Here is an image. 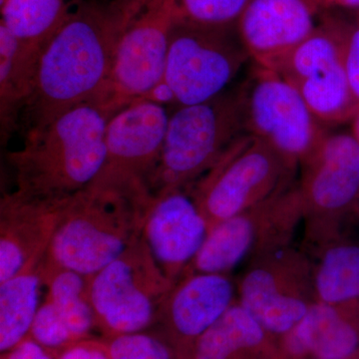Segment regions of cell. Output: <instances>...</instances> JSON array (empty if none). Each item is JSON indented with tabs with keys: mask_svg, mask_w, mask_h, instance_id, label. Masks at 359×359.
Segmentation results:
<instances>
[{
	"mask_svg": "<svg viewBox=\"0 0 359 359\" xmlns=\"http://www.w3.org/2000/svg\"><path fill=\"white\" fill-rule=\"evenodd\" d=\"M132 0H83L41 54L20 129L41 126L95 101L112 71L116 43Z\"/></svg>",
	"mask_w": 359,
	"mask_h": 359,
	"instance_id": "cell-1",
	"label": "cell"
},
{
	"mask_svg": "<svg viewBox=\"0 0 359 359\" xmlns=\"http://www.w3.org/2000/svg\"><path fill=\"white\" fill-rule=\"evenodd\" d=\"M111 117L92 101L26 131L22 148L8 154L16 192L61 203L84 190L102 170Z\"/></svg>",
	"mask_w": 359,
	"mask_h": 359,
	"instance_id": "cell-2",
	"label": "cell"
},
{
	"mask_svg": "<svg viewBox=\"0 0 359 359\" xmlns=\"http://www.w3.org/2000/svg\"><path fill=\"white\" fill-rule=\"evenodd\" d=\"M152 198L147 187L92 182L63 203L44 263L93 276L140 240Z\"/></svg>",
	"mask_w": 359,
	"mask_h": 359,
	"instance_id": "cell-3",
	"label": "cell"
},
{
	"mask_svg": "<svg viewBox=\"0 0 359 359\" xmlns=\"http://www.w3.org/2000/svg\"><path fill=\"white\" fill-rule=\"evenodd\" d=\"M244 134L238 88L226 90L205 102L174 108L159 163L149 181L151 194L188 190Z\"/></svg>",
	"mask_w": 359,
	"mask_h": 359,
	"instance_id": "cell-4",
	"label": "cell"
},
{
	"mask_svg": "<svg viewBox=\"0 0 359 359\" xmlns=\"http://www.w3.org/2000/svg\"><path fill=\"white\" fill-rule=\"evenodd\" d=\"M252 60L237 26H208L175 20L162 83L149 100L168 106L194 105L226 91Z\"/></svg>",
	"mask_w": 359,
	"mask_h": 359,
	"instance_id": "cell-5",
	"label": "cell"
},
{
	"mask_svg": "<svg viewBox=\"0 0 359 359\" xmlns=\"http://www.w3.org/2000/svg\"><path fill=\"white\" fill-rule=\"evenodd\" d=\"M297 169L266 142L244 134L188 191L210 231L294 184Z\"/></svg>",
	"mask_w": 359,
	"mask_h": 359,
	"instance_id": "cell-6",
	"label": "cell"
},
{
	"mask_svg": "<svg viewBox=\"0 0 359 359\" xmlns=\"http://www.w3.org/2000/svg\"><path fill=\"white\" fill-rule=\"evenodd\" d=\"M88 282L90 302L103 339L154 327L161 306L175 285L143 238L88 276Z\"/></svg>",
	"mask_w": 359,
	"mask_h": 359,
	"instance_id": "cell-7",
	"label": "cell"
},
{
	"mask_svg": "<svg viewBox=\"0 0 359 359\" xmlns=\"http://www.w3.org/2000/svg\"><path fill=\"white\" fill-rule=\"evenodd\" d=\"M176 7L177 0H132L109 79L94 101L111 116L150 98L162 83Z\"/></svg>",
	"mask_w": 359,
	"mask_h": 359,
	"instance_id": "cell-8",
	"label": "cell"
},
{
	"mask_svg": "<svg viewBox=\"0 0 359 359\" xmlns=\"http://www.w3.org/2000/svg\"><path fill=\"white\" fill-rule=\"evenodd\" d=\"M304 222L299 184H292L247 211L212 228L184 275H230L237 266L292 245Z\"/></svg>",
	"mask_w": 359,
	"mask_h": 359,
	"instance_id": "cell-9",
	"label": "cell"
},
{
	"mask_svg": "<svg viewBox=\"0 0 359 359\" xmlns=\"http://www.w3.org/2000/svg\"><path fill=\"white\" fill-rule=\"evenodd\" d=\"M238 87L247 134L302 166L327 136V125L311 112L297 90L268 67L254 62Z\"/></svg>",
	"mask_w": 359,
	"mask_h": 359,
	"instance_id": "cell-10",
	"label": "cell"
},
{
	"mask_svg": "<svg viewBox=\"0 0 359 359\" xmlns=\"http://www.w3.org/2000/svg\"><path fill=\"white\" fill-rule=\"evenodd\" d=\"M238 304L276 339L289 332L316 302L313 266L292 245L266 252L245 266Z\"/></svg>",
	"mask_w": 359,
	"mask_h": 359,
	"instance_id": "cell-11",
	"label": "cell"
},
{
	"mask_svg": "<svg viewBox=\"0 0 359 359\" xmlns=\"http://www.w3.org/2000/svg\"><path fill=\"white\" fill-rule=\"evenodd\" d=\"M344 25L321 20L304 41L264 66L292 84L325 125L348 121L359 111L344 70Z\"/></svg>",
	"mask_w": 359,
	"mask_h": 359,
	"instance_id": "cell-12",
	"label": "cell"
},
{
	"mask_svg": "<svg viewBox=\"0 0 359 359\" xmlns=\"http://www.w3.org/2000/svg\"><path fill=\"white\" fill-rule=\"evenodd\" d=\"M302 168L304 248H309L341 231L359 205V143L353 134H327Z\"/></svg>",
	"mask_w": 359,
	"mask_h": 359,
	"instance_id": "cell-13",
	"label": "cell"
},
{
	"mask_svg": "<svg viewBox=\"0 0 359 359\" xmlns=\"http://www.w3.org/2000/svg\"><path fill=\"white\" fill-rule=\"evenodd\" d=\"M170 108L149 99L116 112L106 129V157L94 181L107 185L148 187L162 154Z\"/></svg>",
	"mask_w": 359,
	"mask_h": 359,
	"instance_id": "cell-14",
	"label": "cell"
},
{
	"mask_svg": "<svg viewBox=\"0 0 359 359\" xmlns=\"http://www.w3.org/2000/svg\"><path fill=\"white\" fill-rule=\"evenodd\" d=\"M237 302V283L231 275L188 273L170 290L155 327L185 359L196 340Z\"/></svg>",
	"mask_w": 359,
	"mask_h": 359,
	"instance_id": "cell-15",
	"label": "cell"
},
{
	"mask_svg": "<svg viewBox=\"0 0 359 359\" xmlns=\"http://www.w3.org/2000/svg\"><path fill=\"white\" fill-rule=\"evenodd\" d=\"M46 294L40 304L29 337L57 356L71 346L90 339L97 328L89 297L88 276L41 262Z\"/></svg>",
	"mask_w": 359,
	"mask_h": 359,
	"instance_id": "cell-16",
	"label": "cell"
},
{
	"mask_svg": "<svg viewBox=\"0 0 359 359\" xmlns=\"http://www.w3.org/2000/svg\"><path fill=\"white\" fill-rule=\"evenodd\" d=\"M209 226L186 189L153 195L142 238L165 275L174 283L197 256Z\"/></svg>",
	"mask_w": 359,
	"mask_h": 359,
	"instance_id": "cell-17",
	"label": "cell"
},
{
	"mask_svg": "<svg viewBox=\"0 0 359 359\" xmlns=\"http://www.w3.org/2000/svg\"><path fill=\"white\" fill-rule=\"evenodd\" d=\"M323 0H250L238 32L250 57L269 65L292 50L320 25Z\"/></svg>",
	"mask_w": 359,
	"mask_h": 359,
	"instance_id": "cell-18",
	"label": "cell"
},
{
	"mask_svg": "<svg viewBox=\"0 0 359 359\" xmlns=\"http://www.w3.org/2000/svg\"><path fill=\"white\" fill-rule=\"evenodd\" d=\"M65 202L30 199L16 191L2 197L0 283L43 261Z\"/></svg>",
	"mask_w": 359,
	"mask_h": 359,
	"instance_id": "cell-19",
	"label": "cell"
},
{
	"mask_svg": "<svg viewBox=\"0 0 359 359\" xmlns=\"http://www.w3.org/2000/svg\"><path fill=\"white\" fill-rule=\"evenodd\" d=\"M278 359H355L359 354V302H316L302 320L276 339Z\"/></svg>",
	"mask_w": 359,
	"mask_h": 359,
	"instance_id": "cell-20",
	"label": "cell"
},
{
	"mask_svg": "<svg viewBox=\"0 0 359 359\" xmlns=\"http://www.w3.org/2000/svg\"><path fill=\"white\" fill-rule=\"evenodd\" d=\"M44 48L18 39L0 23V134L2 144H6L11 135L20 130L21 116L34 91Z\"/></svg>",
	"mask_w": 359,
	"mask_h": 359,
	"instance_id": "cell-21",
	"label": "cell"
},
{
	"mask_svg": "<svg viewBox=\"0 0 359 359\" xmlns=\"http://www.w3.org/2000/svg\"><path fill=\"white\" fill-rule=\"evenodd\" d=\"M185 359H278L276 339L237 302L196 340Z\"/></svg>",
	"mask_w": 359,
	"mask_h": 359,
	"instance_id": "cell-22",
	"label": "cell"
},
{
	"mask_svg": "<svg viewBox=\"0 0 359 359\" xmlns=\"http://www.w3.org/2000/svg\"><path fill=\"white\" fill-rule=\"evenodd\" d=\"M302 250L313 266L316 302H359L358 241L347 238L339 231L320 244Z\"/></svg>",
	"mask_w": 359,
	"mask_h": 359,
	"instance_id": "cell-23",
	"label": "cell"
},
{
	"mask_svg": "<svg viewBox=\"0 0 359 359\" xmlns=\"http://www.w3.org/2000/svg\"><path fill=\"white\" fill-rule=\"evenodd\" d=\"M43 287L41 263L0 283V351H11L29 337Z\"/></svg>",
	"mask_w": 359,
	"mask_h": 359,
	"instance_id": "cell-24",
	"label": "cell"
},
{
	"mask_svg": "<svg viewBox=\"0 0 359 359\" xmlns=\"http://www.w3.org/2000/svg\"><path fill=\"white\" fill-rule=\"evenodd\" d=\"M83 0H6L1 22L18 39L44 47Z\"/></svg>",
	"mask_w": 359,
	"mask_h": 359,
	"instance_id": "cell-25",
	"label": "cell"
},
{
	"mask_svg": "<svg viewBox=\"0 0 359 359\" xmlns=\"http://www.w3.org/2000/svg\"><path fill=\"white\" fill-rule=\"evenodd\" d=\"M105 339L111 359H183L159 330H145Z\"/></svg>",
	"mask_w": 359,
	"mask_h": 359,
	"instance_id": "cell-26",
	"label": "cell"
},
{
	"mask_svg": "<svg viewBox=\"0 0 359 359\" xmlns=\"http://www.w3.org/2000/svg\"><path fill=\"white\" fill-rule=\"evenodd\" d=\"M250 0H177L176 20L208 26H237Z\"/></svg>",
	"mask_w": 359,
	"mask_h": 359,
	"instance_id": "cell-27",
	"label": "cell"
},
{
	"mask_svg": "<svg viewBox=\"0 0 359 359\" xmlns=\"http://www.w3.org/2000/svg\"><path fill=\"white\" fill-rule=\"evenodd\" d=\"M342 56L349 86L359 103V20L353 25L344 22Z\"/></svg>",
	"mask_w": 359,
	"mask_h": 359,
	"instance_id": "cell-28",
	"label": "cell"
},
{
	"mask_svg": "<svg viewBox=\"0 0 359 359\" xmlns=\"http://www.w3.org/2000/svg\"><path fill=\"white\" fill-rule=\"evenodd\" d=\"M56 359H111L104 339H90L71 346L56 356Z\"/></svg>",
	"mask_w": 359,
	"mask_h": 359,
	"instance_id": "cell-29",
	"label": "cell"
},
{
	"mask_svg": "<svg viewBox=\"0 0 359 359\" xmlns=\"http://www.w3.org/2000/svg\"><path fill=\"white\" fill-rule=\"evenodd\" d=\"M1 359H56L50 351L27 337L11 351L2 353Z\"/></svg>",
	"mask_w": 359,
	"mask_h": 359,
	"instance_id": "cell-30",
	"label": "cell"
},
{
	"mask_svg": "<svg viewBox=\"0 0 359 359\" xmlns=\"http://www.w3.org/2000/svg\"><path fill=\"white\" fill-rule=\"evenodd\" d=\"M325 6H330V4H334L342 7H347V8H358L359 0H323Z\"/></svg>",
	"mask_w": 359,
	"mask_h": 359,
	"instance_id": "cell-31",
	"label": "cell"
},
{
	"mask_svg": "<svg viewBox=\"0 0 359 359\" xmlns=\"http://www.w3.org/2000/svg\"><path fill=\"white\" fill-rule=\"evenodd\" d=\"M353 125V136L359 143V111L358 114L354 116Z\"/></svg>",
	"mask_w": 359,
	"mask_h": 359,
	"instance_id": "cell-32",
	"label": "cell"
},
{
	"mask_svg": "<svg viewBox=\"0 0 359 359\" xmlns=\"http://www.w3.org/2000/svg\"><path fill=\"white\" fill-rule=\"evenodd\" d=\"M6 1V0H0V6H2V4H4Z\"/></svg>",
	"mask_w": 359,
	"mask_h": 359,
	"instance_id": "cell-33",
	"label": "cell"
},
{
	"mask_svg": "<svg viewBox=\"0 0 359 359\" xmlns=\"http://www.w3.org/2000/svg\"><path fill=\"white\" fill-rule=\"evenodd\" d=\"M355 359H359V354L358 356H356V358Z\"/></svg>",
	"mask_w": 359,
	"mask_h": 359,
	"instance_id": "cell-34",
	"label": "cell"
}]
</instances>
